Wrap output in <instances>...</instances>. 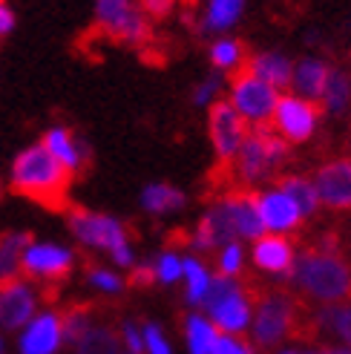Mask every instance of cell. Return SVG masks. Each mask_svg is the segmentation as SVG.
I'll list each match as a JSON object with an SVG mask.
<instances>
[{
	"mask_svg": "<svg viewBox=\"0 0 351 354\" xmlns=\"http://www.w3.org/2000/svg\"><path fill=\"white\" fill-rule=\"evenodd\" d=\"M93 41L110 44H130L142 52L153 44V29L147 24V15L133 6V0H95V26L90 29Z\"/></svg>",
	"mask_w": 351,
	"mask_h": 354,
	"instance_id": "3957f363",
	"label": "cell"
},
{
	"mask_svg": "<svg viewBox=\"0 0 351 354\" xmlns=\"http://www.w3.org/2000/svg\"><path fill=\"white\" fill-rule=\"evenodd\" d=\"M142 205L150 214H170V210H179L184 205V193L170 185H150L142 193Z\"/></svg>",
	"mask_w": 351,
	"mask_h": 354,
	"instance_id": "d4e9b609",
	"label": "cell"
},
{
	"mask_svg": "<svg viewBox=\"0 0 351 354\" xmlns=\"http://www.w3.org/2000/svg\"><path fill=\"white\" fill-rule=\"evenodd\" d=\"M66 222H69L73 234L84 245H93V248H104V251H110L118 265H130L133 262L130 245H127V231H124V225H121L118 219L104 216V214H93V210L73 205V207L66 210Z\"/></svg>",
	"mask_w": 351,
	"mask_h": 354,
	"instance_id": "5b68a950",
	"label": "cell"
},
{
	"mask_svg": "<svg viewBox=\"0 0 351 354\" xmlns=\"http://www.w3.org/2000/svg\"><path fill=\"white\" fill-rule=\"evenodd\" d=\"M35 314V294L26 288V282H12L0 288V326L21 328Z\"/></svg>",
	"mask_w": 351,
	"mask_h": 354,
	"instance_id": "5bb4252c",
	"label": "cell"
},
{
	"mask_svg": "<svg viewBox=\"0 0 351 354\" xmlns=\"http://www.w3.org/2000/svg\"><path fill=\"white\" fill-rule=\"evenodd\" d=\"M124 343H127L130 354H142V348H144V334L138 331V326H133V323L124 326Z\"/></svg>",
	"mask_w": 351,
	"mask_h": 354,
	"instance_id": "f35d334b",
	"label": "cell"
},
{
	"mask_svg": "<svg viewBox=\"0 0 351 354\" xmlns=\"http://www.w3.org/2000/svg\"><path fill=\"white\" fill-rule=\"evenodd\" d=\"M69 185H73V170L64 167L46 145H35L23 150L12 165V190L35 205H41L52 214H66Z\"/></svg>",
	"mask_w": 351,
	"mask_h": 354,
	"instance_id": "6da1fadb",
	"label": "cell"
},
{
	"mask_svg": "<svg viewBox=\"0 0 351 354\" xmlns=\"http://www.w3.org/2000/svg\"><path fill=\"white\" fill-rule=\"evenodd\" d=\"M351 101V73L345 69H331V78L323 95V107L325 113H343Z\"/></svg>",
	"mask_w": 351,
	"mask_h": 354,
	"instance_id": "484cf974",
	"label": "cell"
},
{
	"mask_svg": "<svg viewBox=\"0 0 351 354\" xmlns=\"http://www.w3.org/2000/svg\"><path fill=\"white\" fill-rule=\"evenodd\" d=\"M144 346H147L150 354H170V346H167V340L162 337L159 326H147V328H144Z\"/></svg>",
	"mask_w": 351,
	"mask_h": 354,
	"instance_id": "8d00e7d4",
	"label": "cell"
},
{
	"mask_svg": "<svg viewBox=\"0 0 351 354\" xmlns=\"http://www.w3.org/2000/svg\"><path fill=\"white\" fill-rule=\"evenodd\" d=\"M314 187L320 193V205L331 214L351 210V156H334L323 162L314 173Z\"/></svg>",
	"mask_w": 351,
	"mask_h": 354,
	"instance_id": "ba28073f",
	"label": "cell"
},
{
	"mask_svg": "<svg viewBox=\"0 0 351 354\" xmlns=\"http://www.w3.org/2000/svg\"><path fill=\"white\" fill-rule=\"evenodd\" d=\"M262 219H265V227L274 234H291V231H300L303 225V214L285 193L271 190V193H262Z\"/></svg>",
	"mask_w": 351,
	"mask_h": 354,
	"instance_id": "9a60e30c",
	"label": "cell"
},
{
	"mask_svg": "<svg viewBox=\"0 0 351 354\" xmlns=\"http://www.w3.org/2000/svg\"><path fill=\"white\" fill-rule=\"evenodd\" d=\"M130 286H153V282H159V277H155V262H144V265H135L133 274H130Z\"/></svg>",
	"mask_w": 351,
	"mask_h": 354,
	"instance_id": "74e56055",
	"label": "cell"
},
{
	"mask_svg": "<svg viewBox=\"0 0 351 354\" xmlns=\"http://www.w3.org/2000/svg\"><path fill=\"white\" fill-rule=\"evenodd\" d=\"M294 288L314 306L351 303V262L343 254H325L305 245L291 271Z\"/></svg>",
	"mask_w": 351,
	"mask_h": 354,
	"instance_id": "7a4b0ae2",
	"label": "cell"
},
{
	"mask_svg": "<svg viewBox=\"0 0 351 354\" xmlns=\"http://www.w3.org/2000/svg\"><path fill=\"white\" fill-rule=\"evenodd\" d=\"M182 271H184V262L170 251L155 259V277H159V282H176L182 277Z\"/></svg>",
	"mask_w": 351,
	"mask_h": 354,
	"instance_id": "d6a6232c",
	"label": "cell"
},
{
	"mask_svg": "<svg viewBox=\"0 0 351 354\" xmlns=\"http://www.w3.org/2000/svg\"><path fill=\"white\" fill-rule=\"evenodd\" d=\"M207 133L210 141H214V150H216V165L219 167H234L236 156L248 138V121L242 118V113L234 107V101H214L210 104V113H207Z\"/></svg>",
	"mask_w": 351,
	"mask_h": 354,
	"instance_id": "8992f818",
	"label": "cell"
},
{
	"mask_svg": "<svg viewBox=\"0 0 351 354\" xmlns=\"http://www.w3.org/2000/svg\"><path fill=\"white\" fill-rule=\"evenodd\" d=\"M32 248V234H0V288L23 279V259Z\"/></svg>",
	"mask_w": 351,
	"mask_h": 354,
	"instance_id": "2e32d148",
	"label": "cell"
},
{
	"mask_svg": "<svg viewBox=\"0 0 351 354\" xmlns=\"http://www.w3.org/2000/svg\"><path fill=\"white\" fill-rule=\"evenodd\" d=\"M242 3H245V0H210L205 26H210V29H225V26H231L236 17H239V12H242Z\"/></svg>",
	"mask_w": 351,
	"mask_h": 354,
	"instance_id": "4dcf8cb0",
	"label": "cell"
},
{
	"mask_svg": "<svg viewBox=\"0 0 351 354\" xmlns=\"http://www.w3.org/2000/svg\"><path fill=\"white\" fill-rule=\"evenodd\" d=\"M325 115V107L317 101H305L300 95H283L274 115V130L283 136L288 145H303L317 130V121Z\"/></svg>",
	"mask_w": 351,
	"mask_h": 354,
	"instance_id": "52a82bcc",
	"label": "cell"
},
{
	"mask_svg": "<svg viewBox=\"0 0 351 354\" xmlns=\"http://www.w3.org/2000/svg\"><path fill=\"white\" fill-rule=\"evenodd\" d=\"M345 150H348V156H351V127H348V136H345Z\"/></svg>",
	"mask_w": 351,
	"mask_h": 354,
	"instance_id": "7bdbcfd3",
	"label": "cell"
},
{
	"mask_svg": "<svg viewBox=\"0 0 351 354\" xmlns=\"http://www.w3.org/2000/svg\"><path fill=\"white\" fill-rule=\"evenodd\" d=\"M214 354H254V346L248 340L236 337V334H225V337H219Z\"/></svg>",
	"mask_w": 351,
	"mask_h": 354,
	"instance_id": "e575fe53",
	"label": "cell"
},
{
	"mask_svg": "<svg viewBox=\"0 0 351 354\" xmlns=\"http://www.w3.org/2000/svg\"><path fill=\"white\" fill-rule=\"evenodd\" d=\"M184 277H187V303L193 306H202V299L207 294V286H210V277H207V268L199 262V259H184Z\"/></svg>",
	"mask_w": 351,
	"mask_h": 354,
	"instance_id": "f546056e",
	"label": "cell"
},
{
	"mask_svg": "<svg viewBox=\"0 0 351 354\" xmlns=\"http://www.w3.org/2000/svg\"><path fill=\"white\" fill-rule=\"evenodd\" d=\"M210 58H214V66L225 69V73H234L236 66H242L251 58V52L242 41H219L214 52H210Z\"/></svg>",
	"mask_w": 351,
	"mask_h": 354,
	"instance_id": "83f0119b",
	"label": "cell"
},
{
	"mask_svg": "<svg viewBox=\"0 0 351 354\" xmlns=\"http://www.w3.org/2000/svg\"><path fill=\"white\" fill-rule=\"evenodd\" d=\"M86 279H90L93 286H98L101 291H113L115 294V291L124 288V279H118L115 274L98 268V265H86Z\"/></svg>",
	"mask_w": 351,
	"mask_h": 354,
	"instance_id": "836d02e7",
	"label": "cell"
},
{
	"mask_svg": "<svg viewBox=\"0 0 351 354\" xmlns=\"http://www.w3.org/2000/svg\"><path fill=\"white\" fill-rule=\"evenodd\" d=\"M285 354H294V351H285Z\"/></svg>",
	"mask_w": 351,
	"mask_h": 354,
	"instance_id": "ee69618b",
	"label": "cell"
},
{
	"mask_svg": "<svg viewBox=\"0 0 351 354\" xmlns=\"http://www.w3.org/2000/svg\"><path fill=\"white\" fill-rule=\"evenodd\" d=\"M64 340L61 317L58 314H41L29 323L23 340H21V354H55Z\"/></svg>",
	"mask_w": 351,
	"mask_h": 354,
	"instance_id": "4fadbf2b",
	"label": "cell"
},
{
	"mask_svg": "<svg viewBox=\"0 0 351 354\" xmlns=\"http://www.w3.org/2000/svg\"><path fill=\"white\" fill-rule=\"evenodd\" d=\"M251 66H254V75L268 81L274 90H291L294 86V66L283 55H274V52H268V55H254Z\"/></svg>",
	"mask_w": 351,
	"mask_h": 354,
	"instance_id": "44dd1931",
	"label": "cell"
},
{
	"mask_svg": "<svg viewBox=\"0 0 351 354\" xmlns=\"http://www.w3.org/2000/svg\"><path fill=\"white\" fill-rule=\"evenodd\" d=\"M216 86H219V81H216V78H210L207 84H202V86H199V93H196V101H199V104H205L210 95L216 93Z\"/></svg>",
	"mask_w": 351,
	"mask_h": 354,
	"instance_id": "60d3db41",
	"label": "cell"
},
{
	"mask_svg": "<svg viewBox=\"0 0 351 354\" xmlns=\"http://www.w3.org/2000/svg\"><path fill=\"white\" fill-rule=\"evenodd\" d=\"M75 354H118V337L113 328H93L75 346Z\"/></svg>",
	"mask_w": 351,
	"mask_h": 354,
	"instance_id": "f1b7e54d",
	"label": "cell"
},
{
	"mask_svg": "<svg viewBox=\"0 0 351 354\" xmlns=\"http://www.w3.org/2000/svg\"><path fill=\"white\" fill-rule=\"evenodd\" d=\"M73 271V254L58 245H32L23 259V277L38 279L44 286V294L49 288V297H55V286L64 282Z\"/></svg>",
	"mask_w": 351,
	"mask_h": 354,
	"instance_id": "9c48e42d",
	"label": "cell"
},
{
	"mask_svg": "<svg viewBox=\"0 0 351 354\" xmlns=\"http://www.w3.org/2000/svg\"><path fill=\"white\" fill-rule=\"evenodd\" d=\"M254 58V55H251ZM251 58L242 66H236L234 73H227V84H231V101L234 107L242 113V118L251 127H274V115L279 107V95L268 81H262L254 75Z\"/></svg>",
	"mask_w": 351,
	"mask_h": 354,
	"instance_id": "277c9868",
	"label": "cell"
},
{
	"mask_svg": "<svg viewBox=\"0 0 351 354\" xmlns=\"http://www.w3.org/2000/svg\"><path fill=\"white\" fill-rule=\"evenodd\" d=\"M236 234V222H234V214L231 207L225 202H214L210 210L199 219L196 231H193V248H199L202 254H214L216 248H225L231 245Z\"/></svg>",
	"mask_w": 351,
	"mask_h": 354,
	"instance_id": "30bf717a",
	"label": "cell"
},
{
	"mask_svg": "<svg viewBox=\"0 0 351 354\" xmlns=\"http://www.w3.org/2000/svg\"><path fill=\"white\" fill-rule=\"evenodd\" d=\"M184 334H187V346H190V354H214L216 343H219V331H216V323L205 320L199 314H190L184 320Z\"/></svg>",
	"mask_w": 351,
	"mask_h": 354,
	"instance_id": "603a6c76",
	"label": "cell"
},
{
	"mask_svg": "<svg viewBox=\"0 0 351 354\" xmlns=\"http://www.w3.org/2000/svg\"><path fill=\"white\" fill-rule=\"evenodd\" d=\"M93 303H73L66 306L58 317H61V328H64V340L69 343H81L86 334L93 331Z\"/></svg>",
	"mask_w": 351,
	"mask_h": 354,
	"instance_id": "7402d4cb",
	"label": "cell"
},
{
	"mask_svg": "<svg viewBox=\"0 0 351 354\" xmlns=\"http://www.w3.org/2000/svg\"><path fill=\"white\" fill-rule=\"evenodd\" d=\"M254 262H256V268L268 271V274H288L291 277L294 262H296L294 242L285 239V236H279V234L262 236L254 245Z\"/></svg>",
	"mask_w": 351,
	"mask_h": 354,
	"instance_id": "7c38bea8",
	"label": "cell"
},
{
	"mask_svg": "<svg viewBox=\"0 0 351 354\" xmlns=\"http://www.w3.org/2000/svg\"><path fill=\"white\" fill-rule=\"evenodd\" d=\"M331 78V66L323 61H303L294 69V93L303 95L305 101H317L323 104L325 86Z\"/></svg>",
	"mask_w": 351,
	"mask_h": 354,
	"instance_id": "ac0fdd59",
	"label": "cell"
},
{
	"mask_svg": "<svg viewBox=\"0 0 351 354\" xmlns=\"http://www.w3.org/2000/svg\"><path fill=\"white\" fill-rule=\"evenodd\" d=\"M44 145H46V150L55 156L64 167H69L73 173H75V170H84V165H86V150H84V145L73 141V136H69L66 130H61V127L49 130V133L44 136Z\"/></svg>",
	"mask_w": 351,
	"mask_h": 354,
	"instance_id": "ffe728a7",
	"label": "cell"
},
{
	"mask_svg": "<svg viewBox=\"0 0 351 354\" xmlns=\"http://www.w3.org/2000/svg\"><path fill=\"white\" fill-rule=\"evenodd\" d=\"M323 354H351V348L348 346H325Z\"/></svg>",
	"mask_w": 351,
	"mask_h": 354,
	"instance_id": "b9f144b4",
	"label": "cell"
},
{
	"mask_svg": "<svg viewBox=\"0 0 351 354\" xmlns=\"http://www.w3.org/2000/svg\"><path fill=\"white\" fill-rule=\"evenodd\" d=\"M210 317H214V323L219 328H225L227 334H239L251 320V297H248V291H245V286H242L239 294H234L216 311H210Z\"/></svg>",
	"mask_w": 351,
	"mask_h": 354,
	"instance_id": "d6986e66",
	"label": "cell"
},
{
	"mask_svg": "<svg viewBox=\"0 0 351 354\" xmlns=\"http://www.w3.org/2000/svg\"><path fill=\"white\" fill-rule=\"evenodd\" d=\"M216 265H219V274L225 277H239L242 274V248L236 242L225 245L219 257H216Z\"/></svg>",
	"mask_w": 351,
	"mask_h": 354,
	"instance_id": "1f68e13d",
	"label": "cell"
},
{
	"mask_svg": "<svg viewBox=\"0 0 351 354\" xmlns=\"http://www.w3.org/2000/svg\"><path fill=\"white\" fill-rule=\"evenodd\" d=\"M12 26H15V15H12L6 6H0V38H3V35H9Z\"/></svg>",
	"mask_w": 351,
	"mask_h": 354,
	"instance_id": "ab89813d",
	"label": "cell"
},
{
	"mask_svg": "<svg viewBox=\"0 0 351 354\" xmlns=\"http://www.w3.org/2000/svg\"><path fill=\"white\" fill-rule=\"evenodd\" d=\"M242 291V282L236 277H225V274H216V277H210V286H207V294L202 299V306L207 311H216L222 303H227L234 294Z\"/></svg>",
	"mask_w": 351,
	"mask_h": 354,
	"instance_id": "4316f807",
	"label": "cell"
},
{
	"mask_svg": "<svg viewBox=\"0 0 351 354\" xmlns=\"http://www.w3.org/2000/svg\"><path fill=\"white\" fill-rule=\"evenodd\" d=\"M317 320H320V334H334L351 348V303L345 306H323L317 308Z\"/></svg>",
	"mask_w": 351,
	"mask_h": 354,
	"instance_id": "cb8c5ba5",
	"label": "cell"
},
{
	"mask_svg": "<svg viewBox=\"0 0 351 354\" xmlns=\"http://www.w3.org/2000/svg\"><path fill=\"white\" fill-rule=\"evenodd\" d=\"M274 187L279 193H285V196L300 207L303 219H311L317 210L323 207L320 205V193L317 187H314L311 179H305V176H294V173H276L274 176Z\"/></svg>",
	"mask_w": 351,
	"mask_h": 354,
	"instance_id": "e0dca14e",
	"label": "cell"
},
{
	"mask_svg": "<svg viewBox=\"0 0 351 354\" xmlns=\"http://www.w3.org/2000/svg\"><path fill=\"white\" fill-rule=\"evenodd\" d=\"M138 6H142V12L147 17H153V21H164L176 9V0H138Z\"/></svg>",
	"mask_w": 351,
	"mask_h": 354,
	"instance_id": "d590c367",
	"label": "cell"
},
{
	"mask_svg": "<svg viewBox=\"0 0 351 354\" xmlns=\"http://www.w3.org/2000/svg\"><path fill=\"white\" fill-rule=\"evenodd\" d=\"M227 207H231V214H234V222H236V234L245 236V239H262L265 236V219H262V193L259 190H231L225 199Z\"/></svg>",
	"mask_w": 351,
	"mask_h": 354,
	"instance_id": "8fae6325",
	"label": "cell"
}]
</instances>
